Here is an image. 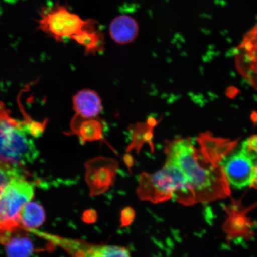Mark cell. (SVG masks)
<instances>
[{"instance_id":"cell-1","label":"cell","mask_w":257,"mask_h":257,"mask_svg":"<svg viewBox=\"0 0 257 257\" xmlns=\"http://www.w3.org/2000/svg\"><path fill=\"white\" fill-rule=\"evenodd\" d=\"M200 146V145H199ZM167 159L178 165L188 179V205L207 203L230 195L229 183L222 166L190 138L167 141Z\"/></svg>"},{"instance_id":"cell-2","label":"cell","mask_w":257,"mask_h":257,"mask_svg":"<svg viewBox=\"0 0 257 257\" xmlns=\"http://www.w3.org/2000/svg\"><path fill=\"white\" fill-rule=\"evenodd\" d=\"M188 179L178 165L167 159L158 172H143L138 179L137 193L142 201L158 204L173 198L179 203L187 205Z\"/></svg>"},{"instance_id":"cell-3","label":"cell","mask_w":257,"mask_h":257,"mask_svg":"<svg viewBox=\"0 0 257 257\" xmlns=\"http://www.w3.org/2000/svg\"><path fill=\"white\" fill-rule=\"evenodd\" d=\"M33 122L21 124L11 117L0 102V159L22 166L34 160L37 150L28 137L33 135Z\"/></svg>"},{"instance_id":"cell-4","label":"cell","mask_w":257,"mask_h":257,"mask_svg":"<svg viewBox=\"0 0 257 257\" xmlns=\"http://www.w3.org/2000/svg\"><path fill=\"white\" fill-rule=\"evenodd\" d=\"M38 22V28L56 41L70 39L78 44L86 34L95 31L97 25L94 19L83 20L59 3L43 10Z\"/></svg>"},{"instance_id":"cell-5","label":"cell","mask_w":257,"mask_h":257,"mask_svg":"<svg viewBox=\"0 0 257 257\" xmlns=\"http://www.w3.org/2000/svg\"><path fill=\"white\" fill-rule=\"evenodd\" d=\"M34 185L27 178L12 179L0 192V243L22 229L19 220L22 208L34 196Z\"/></svg>"},{"instance_id":"cell-6","label":"cell","mask_w":257,"mask_h":257,"mask_svg":"<svg viewBox=\"0 0 257 257\" xmlns=\"http://www.w3.org/2000/svg\"><path fill=\"white\" fill-rule=\"evenodd\" d=\"M118 163L110 157L99 156L85 163V180L90 195L98 196L108 190L114 184Z\"/></svg>"},{"instance_id":"cell-7","label":"cell","mask_w":257,"mask_h":257,"mask_svg":"<svg viewBox=\"0 0 257 257\" xmlns=\"http://www.w3.org/2000/svg\"><path fill=\"white\" fill-rule=\"evenodd\" d=\"M256 158L242 147L224 157L221 165L229 184L237 189L249 185L254 166L253 161Z\"/></svg>"},{"instance_id":"cell-8","label":"cell","mask_w":257,"mask_h":257,"mask_svg":"<svg viewBox=\"0 0 257 257\" xmlns=\"http://www.w3.org/2000/svg\"><path fill=\"white\" fill-rule=\"evenodd\" d=\"M57 245L62 247L73 256H128L130 250L123 246L95 245L78 239L63 238L59 236L50 237Z\"/></svg>"},{"instance_id":"cell-9","label":"cell","mask_w":257,"mask_h":257,"mask_svg":"<svg viewBox=\"0 0 257 257\" xmlns=\"http://www.w3.org/2000/svg\"><path fill=\"white\" fill-rule=\"evenodd\" d=\"M236 50L237 68L257 90V22Z\"/></svg>"},{"instance_id":"cell-10","label":"cell","mask_w":257,"mask_h":257,"mask_svg":"<svg viewBox=\"0 0 257 257\" xmlns=\"http://www.w3.org/2000/svg\"><path fill=\"white\" fill-rule=\"evenodd\" d=\"M112 40L119 44L133 43L139 33V25L130 16L122 15L112 21L109 27Z\"/></svg>"},{"instance_id":"cell-11","label":"cell","mask_w":257,"mask_h":257,"mask_svg":"<svg viewBox=\"0 0 257 257\" xmlns=\"http://www.w3.org/2000/svg\"><path fill=\"white\" fill-rule=\"evenodd\" d=\"M76 114L84 118H96L102 110V101L99 95L91 89H83L77 93L72 99Z\"/></svg>"},{"instance_id":"cell-12","label":"cell","mask_w":257,"mask_h":257,"mask_svg":"<svg viewBox=\"0 0 257 257\" xmlns=\"http://www.w3.org/2000/svg\"><path fill=\"white\" fill-rule=\"evenodd\" d=\"M70 128L72 133L78 136L82 143L100 140L103 134V124L96 117L84 118L76 114Z\"/></svg>"},{"instance_id":"cell-13","label":"cell","mask_w":257,"mask_h":257,"mask_svg":"<svg viewBox=\"0 0 257 257\" xmlns=\"http://www.w3.org/2000/svg\"><path fill=\"white\" fill-rule=\"evenodd\" d=\"M19 220L22 229H37L46 220V213L40 204L31 201L22 208Z\"/></svg>"},{"instance_id":"cell-14","label":"cell","mask_w":257,"mask_h":257,"mask_svg":"<svg viewBox=\"0 0 257 257\" xmlns=\"http://www.w3.org/2000/svg\"><path fill=\"white\" fill-rule=\"evenodd\" d=\"M19 229L15 231L3 245L10 256H28L34 252V246L29 237L19 234Z\"/></svg>"},{"instance_id":"cell-15","label":"cell","mask_w":257,"mask_h":257,"mask_svg":"<svg viewBox=\"0 0 257 257\" xmlns=\"http://www.w3.org/2000/svg\"><path fill=\"white\" fill-rule=\"evenodd\" d=\"M158 122L154 118H150L146 123H138L133 127V141L128 150L137 149L138 151L145 143L152 144L154 127Z\"/></svg>"},{"instance_id":"cell-16","label":"cell","mask_w":257,"mask_h":257,"mask_svg":"<svg viewBox=\"0 0 257 257\" xmlns=\"http://www.w3.org/2000/svg\"><path fill=\"white\" fill-rule=\"evenodd\" d=\"M24 166L0 159V192L10 182L16 178H27Z\"/></svg>"},{"instance_id":"cell-17","label":"cell","mask_w":257,"mask_h":257,"mask_svg":"<svg viewBox=\"0 0 257 257\" xmlns=\"http://www.w3.org/2000/svg\"><path fill=\"white\" fill-rule=\"evenodd\" d=\"M135 217V211L133 208L127 207L121 211V223L122 226H128L133 223Z\"/></svg>"},{"instance_id":"cell-18","label":"cell","mask_w":257,"mask_h":257,"mask_svg":"<svg viewBox=\"0 0 257 257\" xmlns=\"http://www.w3.org/2000/svg\"><path fill=\"white\" fill-rule=\"evenodd\" d=\"M242 147L257 156V135H254L244 141Z\"/></svg>"},{"instance_id":"cell-19","label":"cell","mask_w":257,"mask_h":257,"mask_svg":"<svg viewBox=\"0 0 257 257\" xmlns=\"http://www.w3.org/2000/svg\"><path fill=\"white\" fill-rule=\"evenodd\" d=\"M97 214L96 211L93 210H86L83 214L82 220L86 223H92L95 222Z\"/></svg>"},{"instance_id":"cell-20","label":"cell","mask_w":257,"mask_h":257,"mask_svg":"<svg viewBox=\"0 0 257 257\" xmlns=\"http://www.w3.org/2000/svg\"><path fill=\"white\" fill-rule=\"evenodd\" d=\"M250 188L257 189V163L254 164L249 184Z\"/></svg>"},{"instance_id":"cell-21","label":"cell","mask_w":257,"mask_h":257,"mask_svg":"<svg viewBox=\"0 0 257 257\" xmlns=\"http://www.w3.org/2000/svg\"><path fill=\"white\" fill-rule=\"evenodd\" d=\"M239 90L235 86H231L228 87L226 91V95L228 98L233 99L235 98L236 95L239 94Z\"/></svg>"},{"instance_id":"cell-22","label":"cell","mask_w":257,"mask_h":257,"mask_svg":"<svg viewBox=\"0 0 257 257\" xmlns=\"http://www.w3.org/2000/svg\"><path fill=\"white\" fill-rule=\"evenodd\" d=\"M250 119L253 122V123H256L257 119V112L255 111H253L252 112L251 115H250Z\"/></svg>"},{"instance_id":"cell-23","label":"cell","mask_w":257,"mask_h":257,"mask_svg":"<svg viewBox=\"0 0 257 257\" xmlns=\"http://www.w3.org/2000/svg\"><path fill=\"white\" fill-rule=\"evenodd\" d=\"M256 123H257V119H256Z\"/></svg>"}]
</instances>
